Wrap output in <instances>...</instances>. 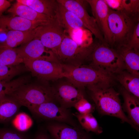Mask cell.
<instances>
[{
	"mask_svg": "<svg viewBox=\"0 0 139 139\" xmlns=\"http://www.w3.org/2000/svg\"><path fill=\"white\" fill-rule=\"evenodd\" d=\"M91 96L99 112L102 115H108L119 119L127 123L137 131L135 126L124 113L121 105L119 94L111 86H91L88 87Z\"/></svg>",
	"mask_w": 139,
	"mask_h": 139,
	"instance_id": "cell-1",
	"label": "cell"
},
{
	"mask_svg": "<svg viewBox=\"0 0 139 139\" xmlns=\"http://www.w3.org/2000/svg\"><path fill=\"white\" fill-rule=\"evenodd\" d=\"M64 64L66 78L69 81L82 90L85 86H111L114 75L92 66Z\"/></svg>",
	"mask_w": 139,
	"mask_h": 139,
	"instance_id": "cell-2",
	"label": "cell"
},
{
	"mask_svg": "<svg viewBox=\"0 0 139 139\" xmlns=\"http://www.w3.org/2000/svg\"><path fill=\"white\" fill-rule=\"evenodd\" d=\"M8 95L21 106L27 108L55 100L52 87L28 83L20 86Z\"/></svg>",
	"mask_w": 139,
	"mask_h": 139,
	"instance_id": "cell-3",
	"label": "cell"
},
{
	"mask_svg": "<svg viewBox=\"0 0 139 139\" xmlns=\"http://www.w3.org/2000/svg\"><path fill=\"white\" fill-rule=\"evenodd\" d=\"M139 22L124 13L109 7L108 23L112 35V45L117 48L128 42L136 24Z\"/></svg>",
	"mask_w": 139,
	"mask_h": 139,
	"instance_id": "cell-4",
	"label": "cell"
},
{
	"mask_svg": "<svg viewBox=\"0 0 139 139\" xmlns=\"http://www.w3.org/2000/svg\"><path fill=\"white\" fill-rule=\"evenodd\" d=\"M91 66L114 75L125 69V65L117 51L106 45H96L91 55Z\"/></svg>",
	"mask_w": 139,
	"mask_h": 139,
	"instance_id": "cell-5",
	"label": "cell"
},
{
	"mask_svg": "<svg viewBox=\"0 0 139 139\" xmlns=\"http://www.w3.org/2000/svg\"><path fill=\"white\" fill-rule=\"evenodd\" d=\"M96 45L88 48L82 47L66 35L54 54L63 64L79 65L91 55Z\"/></svg>",
	"mask_w": 139,
	"mask_h": 139,
	"instance_id": "cell-6",
	"label": "cell"
},
{
	"mask_svg": "<svg viewBox=\"0 0 139 139\" xmlns=\"http://www.w3.org/2000/svg\"><path fill=\"white\" fill-rule=\"evenodd\" d=\"M23 63L33 75L41 80L49 81L65 77L64 64L57 59L24 60Z\"/></svg>",
	"mask_w": 139,
	"mask_h": 139,
	"instance_id": "cell-7",
	"label": "cell"
},
{
	"mask_svg": "<svg viewBox=\"0 0 139 139\" xmlns=\"http://www.w3.org/2000/svg\"><path fill=\"white\" fill-rule=\"evenodd\" d=\"M27 108L32 114L38 118L78 126L68 109L57 105L55 102H46Z\"/></svg>",
	"mask_w": 139,
	"mask_h": 139,
	"instance_id": "cell-8",
	"label": "cell"
},
{
	"mask_svg": "<svg viewBox=\"0 0 139 139\" xmlns=\"http://www.w3.org/2000/svg\"><path fill=\"white\" fill-rule=\"evenodd\" d=\"M66 35L65 29L55 16L48 23L37 28L35 38L39 39L46 48L55 54Z\"/></svg>",
	"mask_w": 139,
	"mask_h": 139,
	"instance_id": "cell-9",
	"label": "cell"
},
{
	"mask_svg": "<svg viewBox=\"0 0 139 139\" xmlns=\"http://www.w3.org/2000/svg\"><path fill=\"white\" fill-rule=\"evenodd\" d=\"M77 16L82 21L85 28L89 30L102 44H105L104 39L93 16H90L86 11L83 4L84 1L56 0Z\"/></svg>",
	"mask_w": 139,
	"mask_h": 139,
	"instance_id": "cell-10",
	"label": "cell"
},
{
	"mask_svg": "<svg viewBox=\"0 0 139 139\" xmlns=\"http://www.w3.org/2000/svg\"><path fill=\"white\" fill-rule=\"evenodd\" d=\"M91 6L93 17L102 33L105 45L112 46V35L108 23L109 7L104 0L85 1Z\"/></svg>",
	"mask_w": 139,
	"mask_h": 139,
	"instance_id": "cell-11",
	"label": "cell"
},
{
	"mask_svg": "<svg viewBox=\"0 0 139 139\" xmlns=\"http://www.w3.org/2000/svg\"><path fill=\"white\" fill-rule=\"evenodd\" d=\"M45 48L39 39L35 38L15 49L23 61L56 59L54 54L51 50H47Z\"/></svg>",
	"mask_w": 139,
	"mask_h": 139,
	"instance_id": "cell-12",
	"label": "cell"
},
{
	"mask_svg": "<svg viewBox=\"0 0 139 139\" xmlns=\"http://www.w3.org/2000/svg\"><path fill=\"white\" fill-rule=\"evenodd\" d=\"M55 100L59 106L66 109L74 107L75 104L84 97L82 89L69 81L64 82L52 87Z\"/></svg>",
	"mask_w": 139,
	"mask_h": 139,
	"instance_id": "cell-13",
	"label": "cell"
},
{
	"mask_svg": "<svg viewBox=\"0 0 139 139\" xmlns=\"http://www.w3.org/2000/svg\"><path fill=\"white\" fill-rule=\"evenodd\" d=\"M46 128L52 139H93L82 128L65 123L50 122L47 125Z\"/></svg>",
	"mask_w": 139,
	"mask_h": 139,
	"instance_id": "cell-14",
	"label": "cell"
},
{
	"mask_svg": "<svg viewBox=\"0 0 139 139\" xmlns=\"http://www.w3.org/2000/svg\"><path fill=\"white\" fill-rule=\"evenodd\" d=\"M41 23L30 21L19 16H0V27L6 31H26L44 25Z\"/></svg>",
	"mask_w": 139,
	"mask_h": 139,
	"instance_id": "cell-15",
	"label": "cell"
},
{
	"mask_svg": "<svg viewBox=\"0 0 139 139\" xmlns=\"http://www.w3.org/2000/svg\"><path fill=\"white\" fill-rule=\"evenodd\" d=\"M7 11L14 16H20L30 21L41 23L44 24L49 22L53 19L17 2Z\"/></svg>",
	"mask_w": 139,
	"mask_h": 139,
	"instance_id": "cell-16",
	"label": "cell"
},
{
	"mask_svg": "<svg viewBox=\"0 0 139 139\" xmlns=\"http://www.w3.org/2000/svg\"><path fill=\"white\" fill-rule=\"evenodd\" d=\"M121 92L124 103L122 106L124 111L126 112L127 117L136 127L139 126V98L127 91L123 87Z\"/></svg>",
	"mask_w": 139,
	"mask_h": 139,
	"instance_id": "cell-17",
	"label": "cell"
},
{
	"mask_svg": "<svg viewBox=\"0 0 139 139\" xmlns=\"http://www.w3.org/2000/svg\"><path fill=\"white\" fill-rule=\"evenodd\" d=\"M37 28L26 31H8L5 40L0 44V46L14 48L20 45L28 42L35 38Z\"/></svg>",
	"mask_w": 139,
	"mask_h": 139,
	"instance_id": "cell-18",
	"label": "cell"
},
{
	"mask_svg": "<svg viewBox=\"0 0 139 139\" xmlns=\"http://www.w3.org/2000/svg\"><path fill=\"white\" fill-rule=\"evenodd\" d=\"M21 106L8 95L0 98V123H5L13 119Z\"/></svg>",
	"mask_w": 139,
	"mask_h": 139,
	"instance_id": "cell-19",
	"label": "cell"
},
{
	"mask_svg": "<svg viewBox=\"0 0 139 139\" xmlns=\"http://www.w3.org/2000/svg\"><path fill=\"white\" fill-rule=\"evenodd\" d=\"M55 17L65 30L86 28L82 21L77 16L59 3Z\"/></svg>",
	"mask_w": 139,
	"mask_h": 139,
	"instance_id": "cell-20",
	"label": "cell"
},
{
	"mask_svg": "<svg viewBox=\"0 0 139 139\" xmlns=\"http://www.w3.org/2000/svg\"><path fill=\"white\" fill-rule=\"evenodd\" d=\"M16 1L52 18L55 16L58 4L55 0H17Z\"/></svg>",
	"mask_w": 139,
	"mask_h": 139,
	"instance_id": "cell-21",
	"label": "cell"
},
{
	"mask_svg": "<svg viewBox=\"0 0 139 139\" xmlns=\"http://www.w3.org/2000/svg\"><path fill=\"white\" fill-rule=\"evenodd\" d=\"M117 50L122 57L125 69L128 72L139 76V54L133 49L126 46L117 48Z\"/></svg>",
	"mask_w": 139,
	"mask_h": 139,
	"instance_id": "cell-22",
	"label": "cell"
},
{
	"mask_svg": "<svg viewBox=\"0 0 139 139\" xmlns=\"http://www.w3.org/2000/svg\"><path fill=\"white\" fill-rule=\"evenodd\" d=\"M116 78L128 92L139 98V76L124 70L117 74Z\"/></svg>",
	"mask_w": 139,
	"mask_h": 139,
	"instance_id": "cell-23",
	"label": "cell"
},
{
	"mask_svg": "<svg viewBox=\"0 0 139 139\" xmlns=\"http://www.w3.org/2000/svg\"><path fill=\"white\" fill-rule=\"evenodd\" d=\"M68 36L78 45L85 48L91 47L93 44L92 33L85 28L65 30Z\"/></svg>",
	"mask_w": 139,
	"mask_h": 139,
	"instance_id": "cell-24",
	"label": "cell"
},
{
	"mask_svg": "<svg viewBox=\"0 0 139 139\" xmlns=\"http://www.w3.org/2000/svg\"><path fill=\"white\" fill-rule=\"evenodd\" d=\"M72 115L77 118L82 127L86 132H92L98 135L103 132L102 128L92 113L83 114L76 112Z\"/></svg>",
	"mask_w": 139,
	"mask_h": 139,
	"instance_id": "cell-25",
	"label": "cell"
},
{
	"mask_svg": "<svg viewBox=\"0 0 139 139\" xmlns=\"http://www.w3.org/2000/svg\"><path fill=\"white\" fill-rule=\"evenodd\" d=\"M15 48L0 46V65L15 66L23 63Z\"/></svg>",
	"mask_w": 139,
	"mask_h": 139,
	"instance_id": "cell-26",
	"label": "cell"
},
{
	"mask_svg": "<svg viewBox=\"0 0 139 139\" xmlns=\"http://www.w3.org/2000/svg\"><path fill=\"white\" fill-rule=\"evenodd\" d=\"M30 77L23 76L8 82L0 81V98L8 95L21 85L28 83Z\"/></svg>",
	"mask_w": 139,
	"mask_h": 139,
	"instance_id": "cell-27",
	"label": "cell"
},
{
	"mask_svg": "<svg viewBox=\"0 0 139 139\" xmlns=\"http://www.w3.org/2000/svg\"><path fill=\"white\" fill-rule=\"evenodd\" d=\"M27 70L24 66L20 64L11 66L0 65V81H9L14 76Z\"/></svg>",
	"mask_w": 139,
	"mask_h": 139,
	"instance_id": "cell-28",
	"label": "cell"
},
{
	"mask_svg": "<svg viewBox=\"0 0 139 139\" xmlns=\"http://www.w3.org/2000/svg\"><path fill=\"white\" fill-rule=\"evenodd\" d=\"M14 118V124L18 130L22 132L27 130L32 125L31 119L24 113H18Z\"/></svg>",
	"mask_w": 139,
	"mask_h": 139,
	"instance_id": "cell-29",
	"label": "cell"
},
{
	"mask_svg": "<svg viewBox=\"0 0 139 139\" xmlns=\"http://www.w3.org/2000/svg\"><path fill=\"white\" fill-rule=\"evenodd\" d=\"M0 139H29L24 133L6 128H0Z\"/></svg>",
	"mask_w": 139,
	"mask_h": 139,
	"instance_id": "cell-30",
	"label": "cell"
},
{
	"mask_svg": "<svg viewBox=\"0 0 139 139\" xmlns=\"http://www.w3.org/2000/svg\"><path fill=\"white\" fill-rule=\"evenodd\" d=\"M81 114L92 113L94 108L84 97L79 100L74 105V107Z\"/></svg>",
	"mask_w": 139,
	"mask_h": 139,
	"instance_id": "cell-31",
	"label": "cell"
},
{
	"mask_svg": "<svg viewBox=\"0 0 139 139\" xmlns=\"http://www.w3.org/2000/svg\"><path fill=\"white\" fill-rule=\"evenodd\" d=\"M129 48L139 52V22L135 25L132 35L127 45L125 46Z\"/></svg>",
	"mask_w": 139,
	"mask_h": 139,
	"instance_id": "cell-32",
	"label": "cell"
},
{
	"mask_svg": "<svg viewBox=\"0 0 139 139\" xmlns=\"http://www.w3.org/2000/svg\"><path fill=\"white\" fill-rule=\"evenodd\" d=\"M108 7L114 10L121 11L122 0H104Z\"/></svg>",
	"mask_w": 139,
	"mask_h": 139,
	"instance_id": "cell-33",
	"label": "cell"
},
{
	"mask_svg": "<svg viewBox=\"0 0 139 139\" xmlns=\"http://www.w3.org/2000/svg\"><path fill=\"white\" fill-rule=\"evenodd\" d=\"M11 5L10 2L6 0H0V16Z\"/></svg>",
	"mask_w": 139,
	"mask_h": 139,
	"instance_id": "cell-34",
	"label": "cell"
},
{
	"mask_svg": "<svg viewBox=\"0 0 139 139\" xmlns=\"http://www.w3.org/2000/svg\"><path fill=\"white\" fill-rule=\"evenodd\" d=\"M33 139H52L49 135L44 131H40L36 134Z\"/></svg>",
	"mask_w": 139,
	"mask_h": 139,
	"instance_id": "cell-35",
	"label": "cell"
}]
</instances>
